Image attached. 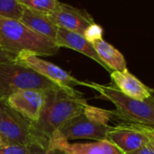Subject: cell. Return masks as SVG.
<instances>
[{
  "instance_id": "1",
  "label": "cell",
  "mask_w": 154,
  "mask_h": 154,
  "mask_svg": "<svg viewBox=\"0 0 154 154\" xmlns=\"http://www.w3.org/2000/svg\"><path fill=\"white\" fill-rule=\"evenodd\" d=\"M45 101L37 122L30 123L35 141L48 147L54 132L68 120L83 113L89 105L74 88L54 85L45 91Z\"/></svg>"
},
{
  "instance_id": "2",
  "label": "cell",
  "mask_w": 154,
  "mask_h": 154,
  "mask_svg": "<svg viewBox=\"0 0 154 154\" xmlns=\"http://www.w3.org/2000/svg\"><path fill=\"white\" fill-rule=\"evenodd\" d=\"M0 46L16 55L28 52L51 56L60 49L54 41L35 33L20 21L3 17H0Z\"/></svg>"
},
{
  "instance_id": "3",
  "label": "cell",
  "mask_w": 154,
  "mask_h": 154,
  "mask_svg": "<svg viewBox=\"0 0 154 154\" xmlns=\"http://www.w3.org/2000/svg\"><path fill=\"white\" fill-rule=\"evenodd\" d=\"M115 118V111H107L88 105L83 113L65 122L51 139L106 140L107 134L112 127L109 122Z\"/></svg>"
},
{
  "instance_id": "4",
  "label": "cell",
  "mask_w": 154,
  "mask_h": 154,
  "mask_svg": "<svg viewBox=\"0 0 154 154\" xmlns=\"http://www.w3.org/2000/svg\"><path fill=\"white\" fill-rule=\"evenodd\" d=\"M85 86L96 91L101 98L115 105L116 119L123 122L154 126V95L145 100H137L123 94L113 85L85 82Z\"/></svg>"
},
{
  "instance_id": "5",
  "label": "cell",
  "mask_w": 154,
  "mask_h": 154,
  "mask_svg": "<svg viewBox=\"0 0 154 154\" xmlns=\"http://www.w3.org/2000/svg\"><path fill=\"white\" fill-rule=\"evenodd\" d=\"M54 85L35 71L15 62L0 64V98L2 99H8L19 90L45 91Z\"/></svg>"
},
{
  "instance_id": "6",
  "label": "cell",
  "mask_w": 154,
  "mask_h": 154,
  "mask_svg": "<svg viewBox=\"0 0 154 154\" xmlns=\"http://www.w3.org/2000/svg\"><path fill=\"white\" fill-rule=\"evenodd\" d=\"M0 138L4 145H29L35 141L30 123L0 98Z\"/></svg>"
},
{
  "instance_id": "7",
  "label": "cell",
  "mask_w": 154,
  "mask_h": 154,
  "mask_svg": "<svg viewBox=\"0 0 154 154\" xmlns=\"http://www.w3.org/2000/svg\"><path fill=\"white\" fill-rule=\"evenodd\" d=\"M15 63L35 71L38 74L58 85L72 88L78 85H85V82L79 81L56 64L41 59L38 55L32 53L22 52L18 54Z\"/></svg>"
},
{
  "instance_id": "8",
  "label": "cell",
  "mask_w": 154,
  "mask_h": 154,
  "mask_svg": "<svg viewBox=\"0 0 154 154\" xmlns=\"http://www.w3.org/2000/svg\"><path fill=\"white\" fill-rule=\"evenodd\" d=\"M45 101V91L35 89L19 90L7 99L8 104L29 123L38 121Z\"/></svg>"
},
{
  "instance_id": "9",
  "label": "cell",
  "mask_w": 154,
  "mask_h": 154,
  "mask_svg": "<svg viewBox=\"0 0 154 154\" xmlns=\"http://www.w3.org/2000/svg\"><path fill=\"white\" fill-rule=\"evenodd\" d=\"M47 16L57 27L82 35L88 26L94 23L93 17L85 10L63 3H61L54 11Z\"/></svg>"
},
{
  "instance_id": "10",
  "label": "cell",
  "mask_w": 154,
  "mask_h": 154,
  "mask_svg": "<svg viewBox=\"0 0 154 154\" xmlns=\"http://www.w3.org/2000/svg\"><path fill=\"white\" fill-rule=\"evenodd\" d=\"M106 140L113 143L123 154L131 153L149 142V139L140 131L126 122L112 126Z\"/></svg>"
},
{
  "instance_id": "11",
  "label": "cell",
  "mask_w": 154,
  "mask_h": 154,
  "mask_svg": "<svg viewBox=\"0 0 154 154\" xmlns=\"http://www.w3.org/2000/svg\"><path fill=\"white\" fill-rule=\"evenodd\" d=\"M48 147L60 149L65 154H123L108 140L87 143H71L63 139L53 138L50 140Z\"/></svg>"
},
{
  "instance_id": "12",
  "label": "cell",
  "mask_w": 154,
  "mask_h": 154,
  "mask_svg": "<svg viewBox=\"0 0 154 154\" xmlns=\"http://www.w3.org/2000/svg\"><path fill=\"white\" fill-rule=\"evenodd\" d=\"M111 79L118 90L131 98L145 100L153 95V90L141 83L128 69L122 72L112 71L111 72Z\"/></svg>"
},
{
  "instance_id": "13",
  "label": "cell",
  "mask_w": 154,
  "mask_h": 154,
  "mask_svg": "<svg viewBox=\"0 0 154 154\" xmlns=\"http://www.w3.org/2000/svg\"><path fill=\"white\" fill-rule=\"evenodd\" d=\"M55 44L60 48L61 47L70 48V49H72L76 52H79V53L90 57L91 59H93L94 61L98 63L101 66H103L105 70H107L110 73L112 72L111 70L101 61V59L99 58V56H98L97 53L95 52L92 44L89 43L84 37V35L58 27Z\"/></svg>"
},
{
  "instance_id": "14",
  "label": "cell",
  "mask_w": 154,
  "mask_h": 154,
  "mask_svg": "<svg viewBox=\"0 0 154 154\" xmlns=\"http://www.w3.org/2000/svg\"><path fill=\"white\" fill-rule=\"evenodd\" d=\"M19 21L35 33L55 42L58 27L51 21L47 15L25 8Z\"/></svg>"
},
{
  "instance_id": "15",
  "label": "cell",
  "mask_w": 154,
  "mask_h": 154,
  "mask_svg": "<svg viewBox=\"0 0 154 154\" xmlns=\"http://www.w3.org/2000/svg\"><path fill=\"white\" fill-rule=\"evenodd\" d=\"M92 45L101 61L111 70V72H122L128 69L126 60L122 54L112 45L104 41L103 38L94 41L92 43Z\"/></svg>"
},
{
  "instance_id": "16",
  "label": "cell",
  "mask_w": 154,
  "mask_h": 154,
  "mask_svg": "<svg viewBox=\"0 0 154 154\" xmlns=\"http://www.w3.org/2000/svg\"><path fill=\"white\" fill-rule=\"evenodd\" d=\"M25 8L32 11L49 15L54 11L61 4L58 0H17Z\"/></svg>"
},
{
  "instance_id": "17",
  "label": "cell",
  "mask_w": 154,
  "mask_h": 154,
  "mask_svg": "<svg viewBox=\"0 0 154 154\" xmlns=\"http://www.w3.org/2000/svg\"><path fill=\"white\" fill-rule=\"evenodd\" d=\"M25 8L17 0H0V17L13 20H20Z\"/></svg>"
},
{
  "instance_id": "18",
  "label": "cell",
  "mask_w": 154,
  "mask_h": 154,
  "mask_svg": "<svg viewBox=\"0 0 154 154\" xmlns=\"http://www.w3.org/2000/svg\"><path fill=\"white\" fill-rule=\"evenodd\" d=\"M27 154H65L60 149L45 147L36 141L27 145Z\"/></svg>"
},
{
  "instance_id": "19",
  "label": "cell",
  "mask_w": 154,
  "mask_h": 154,
  "mask_svg": "<svg viewBox=\"0 0 154 154\" xmlns=\"http://www.w3.org/2000/svg\"><path fill=\"white\" fill-rule=\"evenodd\" d=\"M103 35V27L96 24L95 22L88 26V28L85 30L84 34V37L89 42V43H94L96 40L102 39Z\"/></svg>"
},
{
  "instance_id": "20",
  "label": "cell",
  "mask_w": 154,
  "mask_h": 154,
  "mask_svg": "<svg viewBox=\"0 0 154 154\" xmlns=\"http://www.w3.org/2000/svg\"><path fill=\"white\" fill-rule=\"evenodd\" d=\"M0 154H27V146L7 144L0 147Z\"/></svg>"
},
{
  "instance_id": "21",
  "label": "cell",
  "mask_w": 154,
  "mask_h": 154,
  "mask_svg": "<svg viewBox=\"0 0 154 154\" xmlns=\"http://www.w3.org/2000/svg\"><path fill=\"white\" fill-rule=\"evenodd\" d=\"M126 123H130L134 128H136L139 131H140L149 140H151L154 141V129L152 127L148 126V125L138 124V123H131V122H126Z\"/></svg>"
},
{
  "instance_id": "22",
  "label": "cell",
  "mask_w": 154,
  "mask_h": 154,
  "mask_svg": "<svg viewBox=\"0 0 154 154\" xmlns=\"http://www.w3.org/2000/svg\"><path fill=\"white\" fill-rule=\"evenodd\" d=\"M16 58H17L16 54L7 52L6 50H4L1 46H0V64L15 62Z\"/></svg>"
},
{
  "instance_id": "23",
  "label": "cell",
  "mask_w": 154,
  "mask_h": 154,
  "mask_svg": "<svg viewBox=\"0 0 154 154\" xmlns=\"http://www.w3.org/2000/svg\"><path fill=\"white\" fill-rule=\"evenodd\" d=\"M128 154H154V149L149 141L147 144H145L141 148H140L131 153H128Z\"/></svg>"
},
{
  "instance_id": "24",
  "label": "cell",
  "mask_w": 154,
  "mask_h": 154,
  "mask_svg": "<svg viewBox=\"0 0 154 154\" xmlns=\"http://www.w3.org/2000/svg\"><path fill=\"white\" fill-rule=\"evenodd\" d=\"M149 143H150L151 147H152V148H153V149H154V141H153V140H149Z\"/></svg>"
},
{
  "instance_id": "25",
  "label": "cell",
  "mask_w": 154,
  "mask_h": 154,
  "mask_svg": "<svg viewBox=\"0 0 154 154\" xmlns=\"http://www.w3.org/2000/svg\"><path fill=\"white\" fill-rule=\"evenodd\" d=\"M2 145H4V143H3V140H2V139L0 138V147H1Z\"/></svg>"
},
{
  "instance_id": "26",
  "label": "cell",
  "mask_w": 154,
  "mask_h": 154,
  "mask_svg": "<svg viewBox=\"0 0 154 154\" xmlns=\"http://www.w3.org/2000/svg\"><path fill=\"white\" fill-rule=\"evenodd\" d=\"M150 127H152V128H153V129H154V126H150Z\"/></svg>"
}]
</instances>
